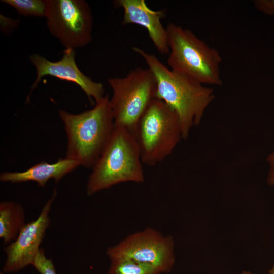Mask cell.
Returning a JSON list of instances; mask_svg holds the SVG:
<instances>
[{
	"mask_svg": "<svg viewBox=\"0 0 274 274\" xmlns=\"http://www.w3.org/2000/svg\"><path fill=\"white\" fill-rule=\"evenodd\" d=\"M269 274H274V266H273V267L269 270Z\"/></svg>",
	"mask_w": 274,
	"mask_h": 274,
	"instance_id": "ffe728a7",
	"label": "cell"
},
{
	"mask_svg": "<svg viewBox=\"0 0 274 274\" xmlns=\"http://www.w3.org/2000/svg\"><path fill=\"white\" fill-rule=\"evenodd\" d=\"M32 265L40 274H57L52 260L46 256L42 248L37 254Z\"/></svg>",
	"mask_w": 274,
	"mask_h": 274,
	"instance_id": "2e32d148",
	"label": "cell"
},
{
	"mask_svg": "<svg viewBox=\"0 0 274 274\" xmlns=\"http://www.w3.org/2000/svg\"><path fill=\"white\" fill-rule=\"evenodd\" d=\"M142 161L134 134L126 128L115 126L111 137L92 168L86 193L92 196L119 183L144 181Z\"/></svg>",
	"mask_w": 274,
	"mask_h": 274,
	"instance_id": "3957f363",
	"label": "cell"
},
{
	"mask_svg": "<svg viewBox=\"0 0 274 274\" xmlns=\"http://www.w3.org/2000/svg\"><path fill=\"white\" fill-rule=\"evenodd\" d=\"M107 274H161L155 269L125 258L110 260Z\"/></svg>",
	"mask_w": 274,
	"mask_h": 274,
	"instance_id": "5bb4252c",
	"label": "cell"
},
{
	"mask_svg": "<svg viewBox=\"0 0 274 274\" xmlns=\"http://www.w3.org/2000/svg\"><path fill=\"white\" fill-rule=\"evenodd\" d=\"M142 163L154 166L173 151L182 139L181 123L176 112L155 98L139 120L133 133Z\"/></svg>",
	"mask_w": 274,
	"mask_h": 274,
	"instance_id": "5b68a950",
	"label": "cell"
},
{
	"mask_svg": "<svg viewBox=\"0 0 274 274\" xmlns=\"http://www.w3.org/2000/svg\"><path fill=\"white\" fill-rule=\"evenodd\" d=\"M47 26L65 49L86 46L92 40L93 17L84 0H46Z\"/></svg>",
	"mask_w": 274,
	"mask_h": 274,
	"instance_id": "52a82bcc",
	"label": "cell"
},
{
	"mask_svg": "<svg viewBox=\"0 0 274 274\" xmlns=\"http://www.w3.org/2000/svg\"><path fill=\"white\" fill-rule=\"evenodd\" d=\"M112 90L110 104L115 126L133 133L145 112L156 98L157 84L151 71L137 67L123 77L107 80Z\"/></svg>",
	"mask_w": 274,
	"mask_h": 274,
	"instance_id": "8992f818",
	"label": "cell"
},
{
	"mask_svg": "<svg viewBox=\"0 0 274 274\" xmlns=\"http://www.w3.org/2000/svg\"><path fill=\"white\" fill-rule=\"evenodd\" d=\"M1 2L14 8L21 15L45 17L46 0H2Z\"/></svg>",
	"mask_w": 274,
	"mask_h": 274,
	"instance_id": "9a60e30c",
	"label": "cell"
},
{
	"mask_svg": "<svg viewBox=\"0 0 274 274\" xmlns=\"http://www.w3.org/2000/svg\"><path fill=\"white\" fill-rule=\"evenodd\" d=\"M114 4L123 10V25L134 24L144 27L157 51L162 54L169 53L167 30L161 21L166 16L165 10H152L144 0H117Z\"/></svg>",
	"mask_w": 274,
	"mask_h": 274,
	"instance_id": "8fae6325",
	"label": "cell"
},
{
	"mask_svg": "<svg viewBox=\"0 0 274 274\" xmlns=\"http://www.w3.org/2000/svg\"><path fill=\"white\" fill-rule=\"evenodd\" d=\"M133 51L145 61L157 84L156 98L162 100L178 115L182 139L200 123L204 112L215 98L213 89L182 74L169 69L154 54L138 47Z\"/></svg>",
	"mask_w": 274,
	"mask_h": 274,
	"instance_id": "6da1fadb",
	"label": "cell"
},
{
	"mask_svg": "<svg viewBox=\"0 0 274 274\" xmlns=\"http://www.w3.org/2000/svg\"><path fill=\"white\" fill-rule=\"evenodd\" d=\"M80 166L77 161L66 157L53 163L42 161L23 172H3L0 175V181L13 183L33 181L43 187L49 180L57 183Z\"/></svg>",
	"mask_w": 274,
	"mask_h": 274,
	"instance_id": "7c38bea8",
	"label": "cell"
},
{
	"mask_svg": "<svg viewBox=\"0 0 274 274\" xmlns=\"http://www.w3.org/2000/svg\"><path fill=\"white\" fill-rule=\"evenodd\" d=\"M166 29L170 69L203 85H222L220 70L222 57L219 51L189 29L172 23Z\"/></svg>",
	"mask_w": 274,
	"mask_h": 274,
	"instance_id": "277c9868",
	"label": "cell"
},
{
	"mask_svg": "<svg viewBox=\"0 0 274 274\" xmlns=\"http://www.w3.org/2000/svg\"><path fill=\"white\" fill-rule=\"evenodd\" d=\"M25 224V213L21 204L13 201L0 203V238L4 244L15 241Z\"/></svg>",
	"mask_w": 274,
	"mask_h": 274,
	"instance_id": "4fadbf2b",
	"label": "cell"
},
{
	"mask_svg": "<svg viewBox=\"0 0 274 274\" xmlns=\"http://www.w3.org/2000/svg\"><path fill=\"white\" fill-rule=\"evenodd\" d=\"M56 194V190H54L52 196L44 206L38 218L26 224L16 239L4 248L6 258L3 271L16 272L32 265L50 224L49 214Z\"/></svg>",
	"mask_w": 274,
	"mask_h": 274,
	"instance_id": "9c48e42d",
	"label": "cell"
},
{
	"mask_svg": "<svg viewBox=\"0 0 274 274\" xmlns=\"http://www.w3.org/2000/svg\"><path fill=\"white\" fill-rule=\"evenodd\" d=\"M106 254L110 260L130 259L151 267L161 274L169 273L175 264L173 238L150 228L129 235L108 247Z\"/></svg>",
	"mask_w": 274,
	"mask_h": 274,
	"instance_id": "ba28073f",
	"label": "cell"
},
{
	"mask_svg": "<svg viewBox=\"0 0 274 274\" xmlns=\"http://www.w3.org/2000/svg\"><path fill=\"white\" fill-rule=\"evenodd\" d=\"M254 6L259 11L267 15H274V0H256Z\"/></svg>",
	"mask_w": 274,
	"mask_h": 274,
	"instance_id": "e0dca14e",
	"label": "cell"
},
{
	"mask_svg": "<svg viewBox=\"0 0 274 274\" xmlns=\"http://www.w3.org/2000/svg\"><path fill=\"white\" fill-rule=\"evenodd\" d=\"M267 160L271 166L268 178V182L270 185H274V152L269 155Z\"/></svg>",
	"mask_w": 274,
	"mask_h": 274,
	"instance_id": "d6986e66",
	"label": "cell"
},
{
	"mask_svg": "<svg viewBox=\"0 0 274 274\" xmlns=\"http://www.w3.org/2000/svg\"><path fill=\"white\" fill-rule=\"evenodd\" d=\"M18 24L15 20L1 15V27L3 31L7 32L12 30Z\"/></svg>",
	"mask_w": 274,
	"mask_h": 274,
	"instance_id": "ac0fdd59",
	"label": "cell"
},
{
	"mask_svg": "<svg viewBox=\"0 0 274 274\" xmlns=\"http://www.w3.org/2000/svg\"><path fill=\"white\" fill-rule=\"evenodd\" d=\"M58 113L67 135L65 157L85 168H92L114 127L108 95L96 102L93 108L79 114L61 109Z\"/></svg>",
	"mask_w": 274,
	"mask_h": 274,
	"instance_id": "7a4b0ae2",
	"label": "cell"
},
{
	"mask_svg": "<svg viewBox=\"0 0 274 274\" xmlns=\"http://www.w3.org/2000/svg\"><path fill=\"white\" fill-rule=\"evenodd\" d=\"M75 56L76 52L73 49H65L61 58L55 62L49 61L39 54L30 55L29 60L37 73L36 78L31 87V92L43 77L51 76L78 85L91 103H93L94 100L96 103L102 99L105 96L104 85L101 83L93 81L82 73L76 64Z\"/></svg>",
	"mask_w": 274,
	"mask_h": 274,
	"instance_id": "30bf717a",
	"label": "cell"
},
{
	"mask_svg": "<svg viewBox=\"0 0 274 274\" xmlns=\"http://www.w3.org/2000/svg\"><path fill=\"white\" fill-rule=\"evenodd\" d=\"M238 274H252V273H251L250 272H249V271H243L242 273H238Z\"/></svg>",
	"mask_w": 274,
	"mask_h": 274,
	"instance_id": "44dd1931",
	"label": "cell"
}]
</instances>
